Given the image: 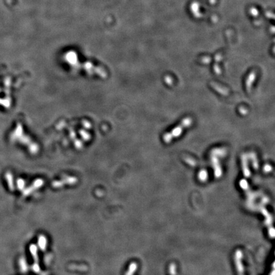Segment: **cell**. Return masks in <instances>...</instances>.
<instances>
[{"label":"cell","mask_w":275,"mask_h":275,"mask_svg":"<svg viewBox=\"0 0 275 275\" xmlns=\"http://www.w3.org/2000/svg\"><path fill=\"white\" fill-rule=\"evenodd\" d=\"M193 123V119L189 117L185 118L182 120V121L178 126H176L174 129H173L170 132L166 133L163 136V140L166 144H169L173 139L180 136L182 131L191 126Z\"/></svg>","instance_id":"obj_1"},{"label":"cell","mask_w":275,"mask_h":275,"mask_svg":"<svg viewBox=\"0 0 275 275\" xmlns=\"http://www.w3.org/2000/svg\"><path fill=\"white\" fill-rule=\"evenodd\" d=\"M43 185V181L41 179H38L36 180L35 182L33 183V185L29 187L27 189H24L23 191V194L25 196H27V195H29L34 190H35L36 189H38V188L41 187Z\"/></svg>","instance_id":"obj_2"},{"label":"cell","mask_w":275,"mask_h":275,"mask_svg":"<svg viewBox=\"0 0 275 275\" xmlns=\"http://www.w3.org/2000/svg\"><path fill=\"white\" fill-rule=\"evenodd\" d=\"M242 253L240 250H238L236 252L235 255V259H236V264L237 267V269H238L239 275H243V266L242 265Z\"/></svg>","instance_id":"obj_3"},{"label":"cell","mask_w":275,"mask_h":275,"mask_svg":"<svg viewBox=\"0 0 275 275\" xmlns=\"http://www.w3.org/2000/svg\"><path fill=\"white\" fill-rule=\"evenodd\" d=\"M77 182V179L73 177H70L63 181H55L52 183V186L55 188H59L63 186L65 184H74Z\"/></svg>","instance_id":"obj_4"},{"label":"cell","mask_w":275,"mask_h":275,"mask_svg":"<svg viewBox=\"0 0 275 275\" xmlns=\"http://www.w3.org/2000/svg\"><path fill=\"white\" fill-rule=\"evenodd\" d=\"M255 78H256V72L255 71H252V72L248 75V77L246 79L245 86H246V89L248 93L250 92L251 91L252 84H254V82L255 80Z\"/></svg>","instance_id":"obj_5"},{"label":"cell","mask_w":275,"mask_h":275,"mask_svg":"<svg viewBox=\"0 0 275 275\" xmlns=\"http://www.w3.org/2000/svg\"><path fill=\"white\" fill-rule=\"evenodd\" d=\"M210 85H211V86L212 87V88L215 90L216 91H217L218 93H220V94H221V95H224V96H227L228 95V90H227V89L222 87V86L218 85L217 84H216V83H215V82H212L210 84Z\"/></svg>","instance_id":"obj_6"},{"label":"cell","mask_w":275,"mask_h":275,"mask_svg":"<svg viewBox=\"0 0 275 275\" xmlns=\"http://www.w3.org/2000/svg\"><path fill=\"white\" fill-rule=\"evenodd\" d=\"M47 238L43 235H40L38 238V244L40 249L42 251H45L47 248Z\"/></svg>","instance_id":"obj_7"},{"label":"cell","mask_w":275,"mask_h":275,"mask_svg":"<svg viewBox=\"0 0 275 275\" xmlns=\"http://www.w3.org/2000/svg\"><path fill=\"white\" fill-rule=\"evenodd\" d=\"M242 166H243V171H244V175H245L247 177L249 176L250 173L249 171V169L248 168V161H247V157L246 156L243 155L242 156Z\"/></svg>","instance_id":"obj_8"},{"label":"cell","mask_w":275,"mask_h":275,"mask_svg":"<svg viewBox=\"0 0 275 275\" xmlns=\"http://www.w3.org/2000/svg\"><path fill=\"white\" fill-rule=\"evenodd\" d=\"M29 250L33 255L34 260H35V263L38 264V256L37 247L35 245V244H33L31 246H30Z\"/></svg>","instance_id":"obj_9"},{"label":"cell","mask_w":275,"mask_h":275,"mask_svg":"<svg viewBox=\"0 0 275 275\" xmlns=\"http://www.w3.org/2000/svg\"><path fill=\"white\" fill-rule=\"evenodd\" d=\"M6 179L7 181V183H8L9 189L11 191H14L15 189V187H14V179H13V176L10 173H7L6 174Z\"/></svg>","instance_id":"obj_10"},{"label":"cell","mask_w":275,"mask_h":275,"mask_svg":"<svg viewBox=\"0 0 275 275\" xmlns=\"http://www.w3.org/2000/svg\"><path fill=\"white\" fill-rule=\"evenodd\" d=\"M19 266H20V269L22 271V273H26L28 271V267L27 262H26V259L24 257H21L19 259Z\"/></svg>","instance_id":"obj_11"},{"label":"cell","mask_w":275,"mask_h":275,"mask_svg":"<svg viewBox=\"0 0 275 275\" xmlns=\"http://www.w3.org/2000/svg\"><path fill=\"white\" fill-rule=\"evenodd\" d=\"M212 161H213V166H215V175L216 176L218 177V176H220L221 175V169L219 166V165H218V161L217 159H216V158L215 157H213L212 158Z\"/></svg>","instance_id":"obj_12"},{"label":"cell","mask_w":275,"mask_h":275,"mask_svg":"<svg viewBox=\"0 0 275 275\" xmlns=\"http://www.w3.org/2000/svg\"><path fill=\"white\" fill-rule=\"evenodd\" d=\"M137 268V264L134 262L131 263L129 267V270L127 271V272L126 273V275H133L134 271H136Z\"/></svg>","instance_id":"obj_13"},{"label":"cell","mask_w":275,"mask_h":275,"mask_svg":"<svg viewBox=\"0 0 275 275\" xmlns=\"http://www.w3.org/2000/svg\"><path fill=\"white\" fill-rule=\"evenodd\" d=\"M17 185L18 189H19L20 190H24V189L25 182H24V180L21 179V178H20V179H18V180L17 181Z\"/></svg>","instance_id":"obj_14"},{"label":"cell","mask_w":275,"mask_h":275,"mask_svg":"<svg viewBox=\"0 0 275 275\" xmlns=\"http://www.w3.org/2000/svg\"><path fill=\"white\" fill-rule=\"evenodd\" d=\"M207 176H208V174H207L206 171H202L199 174V179L202 181H205L207 178Z\"/></svg>","instance_id":"obj_15"},{"label":"cell","mask_w":275,"mask_h":275,"mask_svg":"<svg viewBox=\"0 0 275 275\" xmlns=\"http://www.w3.org/2000/svg\"><path fill=\"white\" fill-rule=\"evenodd\" d=\"M70 268L71 269H79V270H80V271H82V270H86V269H87V267L86 266H70Z\"/></svg>","instance_id":"obj_16"},{"label":"cell","mask_w":275,"mask_h":275,"mask_svg":"<svg viewBox=\"0 0 275 275\" xmlns=\"http://www.w3.org/2000/svg\"><path fill=\"white\" fill-rule=\"evenodd\" d=\"M33 270L35 271V273H39L40 271V268L38 264H36L34 263V264L33 265Z\"/></svg>","instance_id":"obj_17"},{"label":"cell","mask_w":275,"mask_h":275,"mask_svg":"<svg viewBox=\"0 0 275 275\" xmlns=\"http://www.w3.org/2000/svg\"><path fill=\"white\" fill-rule=\"evenodd\" d=\"M264 171H265L269 172V171H271V169H271V166L267 164V165L266 166H264Z\"/></svg>","instance_id":"obj_18"}]
</instances>
